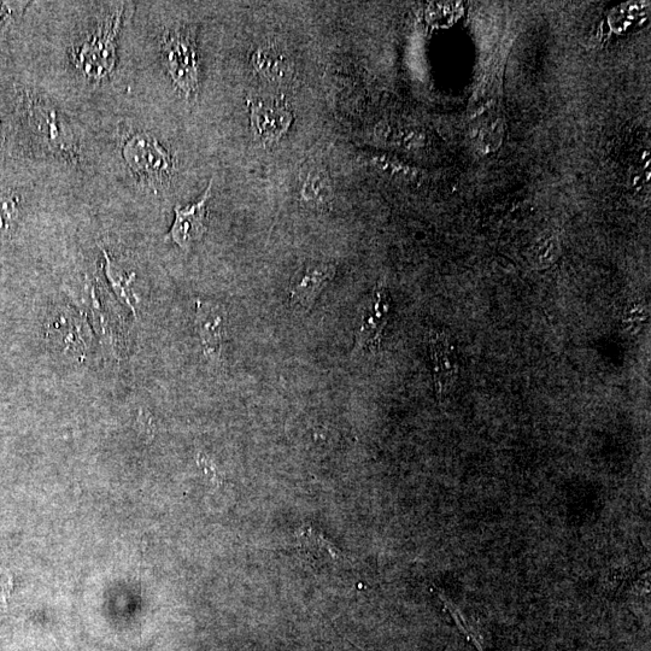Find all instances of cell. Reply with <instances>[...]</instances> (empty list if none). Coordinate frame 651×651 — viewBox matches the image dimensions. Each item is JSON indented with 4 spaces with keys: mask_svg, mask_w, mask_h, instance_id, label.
Instances as JSON below:
<instances>
[{
    "mask_svg": "<svg viewBox=\"0 0 651 651\" xmlns=\"http://www.w3.org/2000/svg\"><path fill=\"white\" fill-rule=\"evenodd\" d=\"M163 58L175 84L187 97L198 89V56L195 37L190 29H175L166 34L162 44Z\"/></svg>",
    "mask_w": 651,
    "mask_h": 651,
    "instance_id": "6da1fadb",
    "label": "cell"
},
{
    "mask_svg": "<svg viewBox=\"0 0 651 651\" xmlns=\"http://www.w3.org/2000/svg\"><path fill=\"white\" fill-rule=\"evenodd\" d=\"M390 314V297L383 281L375 287L373 295L363 307L356 330L354 353L377 350Z\"/></svg>",
    "mask_w": 651,
    "mask_h": 651,
    "instance_id": "7a4b0ae2",
    "label": "cell"
},
{
    "mask_svg": "<svg viewBox=\"0 0 651 651\" xmlns=\"http://www.w3.org/2000/svg\"><path fill=\"white\" fill-rule=\"evenodd\" d=\"M251 129L258 142L266 145L278 143L293 122L292 111L285 101H256L249 103Z\"/></svg>",
    "mask_w": 651,
    "mask_h": 651,
    "instance_id": "3957f363",
    "label": "cell"
},
{
    "mask_svg": "<svg viewBox=\"0 0 651 651\" xmlns=\"http://www.w3.org/2000/svg\"><path fill=\"white\" fill-rule=\"evenodd\" d=\"M129 167L142 177L160 180L169 175L173 168L172 158L161 148L155 139L138 134L128 140L123 150Z\"/></svg>",
    "mask_w": 651,
    "mask_h": 651,
    "instance_id": "277c9868",
    "label": "cell"
},
{
    "mask_svg": "<svg viewBox=\"0 0 651 651\" xmlns=\"http://www.w3.org/2000/svg\"><path fill=\"white\" fill-rule=\"evenodd\" d=\"M336 273L337 267L333 263H307L306 266L299 269L291 281L290 301L292 306L308 312Z\"/></svg>",
    "mask_w": 651,
    "mask_h": 651,
    "instance_id": "5b68a950",
    "label": "cell"
},
{
    "mask_svg": "<svg viewBox=\"0 0 651 651\" xmlns=\"http://www.w3.org/2000/svg\"><path fill=\"white\" fill-rule=\"evenodd\" d=\"M211 187H213V180L210 181L207 190L197 203L186 208H181L179 205L175 208V221L169 237L181 249H189L207 231L205 216H207V203L211 196Z\"/></svg>",
    "mask_w": 651,
    "mask_h": 651,
    "instance_id": "8992f818",
    "label": "cell"
},
{
    "mask_svg": "<svg viewBox=\"0 0 651 651\" xmlns=\"http://www.w3.org/2000/svg\"><path fill=\"white\" fill-rule=\"evenodd\" d=\"M225 313L213 303L197 302L196 326L205 354L219 359L226 334Z\"/></svg>",
    "mask_w": 651,
    "mask_h": 651,
    "instance_id": "52a82bcc",
    "label": "cell"
},
{
    "mask_svg": "<svg viewBox=\"0 0 651 651\" xmlns=\"http://www.w3.org/2000/svg\"><path fill=\"white\" fill-rule=\"evenodd\" d=\"M256 72L272 84H284L293 74L291 57L275 44H265L251 57Z\"/></svg>",
    "mask_w": 651,
    "mask_h": 651,
    "instance_id": "ba28073f",
    "label": "cell"
},
{
    "mask_svg": "<svg viewBox=\"0 0 651 651\" xmlns=\"http://www.w3.org/2000/svg\"><path fill=\"white\" fill-rule=\"evenodd\" d=\"M430 348L437 394L444 395L456 374L454 349L442 333L431 334Z\"/></svg>",
    "mask_w": 651,
    "mask_h": 651,
    "instance_id": "9c48e42d",
    "label": "cell"
},
{
    "mask_svg": "<svg viewBox=\"0 0 651 651\" xmlns=\"http://www.w3.org/2000/svg\"><path fill=\"white\" fill-rule=\"evenodd\" d=\"M301 196L304 202L319 208L332 202L334 187L325 169L309 170L306 179H303Z\"/></svg>",
    "mask_w": 651,
    "mask_h": 651,
    "instance_id": "30bf717a",
    "label": "cell"
},
{
    "mask_svg": "<svg viewBox=\"0 0 651 651\" xmlns=\"http://www.w3.org/2000/svg\"><path fill=\"white\" fill-rule=\"evenodd\" d=\"M301 548L309 557L308 560L315 563H326L327 560L336 562L339 559V551L333 545L326 541V539L319 537L316 533L308 530L304 532V537L301 538Z\"/></svg>",
    "mask_w": 651,
    "mask_h": 651,
    "instance_id": "8fae6325",
    "label": "cell"
},
{
    "mask_svg": "<svg viewBox=\"0 0 651 651\" xmlns=\"http://www.w3.org/2000/svg\"><path fill=\"white\" fill-rule=\"evenodd\" d=\"M104 255L105 258H107V267H105V272H107L111 285H113L117 295L122 297L123 301H125L128 306L133 309V312L136 313L132 303V292L131 289H129V285L132 284L134 275L131 277V275L123 274L121 269L116 268L113 261L110 260L107 252L104 251Z\"/></svg>",
    "mask_w": 651,
    "mask_h": 651,
    "instance_id": "7c38bea8",
    "label": "cell"
},
{
    "mask_svg": "<svg viewBox=\"0 0 651 651\" xmlns=\"http://www.w3.org/2000/svg\"><path fill=\"white\" fill-rule=\"evenodd\" d=\"M503 132V123L501 120L485 123L479 132V148L484 152L495 151L501 144Z\"/></svg>",
    "mask_w": 651,
    "mask_h": 651,
    "instance_id": "4fadbf2b",
    "label": "cell"
},
{
    "mask_svg": "<svg viewBox=\"0 0 651 651\" xmlns=\"http://www.w3.org/2000/svg\"><path fill=\"white\" fill-rule=\"evenodd\" d=\"M19 215L16 199L11 196L0 197V239H4L13 231Z\"/></svg>",
    "mask_w": 651,
    "mask_h": 651,
    "instance_id": "5bb4252c",
    "label": "cell"
},
{
    "mask_svg": "<svg viewBox=\"0 0 651 651\" xmlns=\"http://www.w3.org/2000/svg\"><path fill=\"white\" fill-rule=\"evenodd\" d=\"M371 163L373 164V167L377 168V170H380V172H383L384 174L408 175L409 173H412V170L407 166H404V164L391 161L390 158L383 156H373L371 158Z\"/></svg>",
    "mask_w": 651,
    "mask_h": 651,
    "instance_id": "9a60e30c",
    "label": "cell"
},
{
    "mask_svg": "<svg viewBox=\"0 0 651 651\" xmlns=\"http://www.w3.org/2000/svg\"><path fill=\"white\" fill-rule=\"evenodd\" d=\"M559 251V243L555 237H548L537 245V258L539 262H551Z\"/></svg>",
    "mask_w": 651,
    "mask_h": 651,
    "instance_id": "2e32d148",
    "label": "cell"
},
{
    "mask_svg": "<svg viewBox=\"0 0 651 651\" xmlns=\"http://www.w3.org/2000/svg\"><path fill=\"white\" fill-rule=\"evenodd\" d=\"M14 578L5 568H0V603L7 606L8 600L13 594Z\"/></svg>",
    "mask_w": 651,
    "mask_h": 651,
    "instance_id": "e0dca14e",
    "label": "cell"
}]
</instances>
